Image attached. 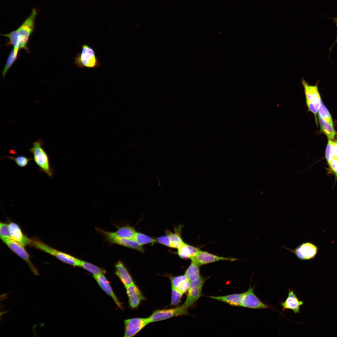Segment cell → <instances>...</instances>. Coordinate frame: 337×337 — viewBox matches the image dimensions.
Returning <instances> with one entry per match:
<instances>
[{"instance_id":"obj_2","label":"cell","mask_w":337,"mask_h":337,"mask_svg":"<svg viewBox=\"0 0 337 337\" xmlns=\"http://www.w3.org/2000/svg\"><path fill=\"white\" fill-rule=\"evenodd\" d=\"M42 143L40 140L34 142L29 150L33 155V159L39 168L41 172L50 177L54 174L50 164L48 156L42 147Z\"/></svg>"},{"instance_id":"obj_13","label":"cell","mask_w":337,"mask_h":337,"mask_svg":"<svg viewBox=\"0 0 337 337\" xmlns=\"http://www.w3.org/2000/svg\"><path fill=\"white\" fill-rule=\"evenodd\" d=\"M237 259L234 258H227L217 256L208 252L201 250L191 260L200 266L221 261H233Z\"/></svg>"},{"instance_id":"obj_16","label":"cell","mask_w":337,"mask_h":337,"mask_svg":"<svg viewBox=\"0 0 337 337\" xmlns=\"http://www.w3.org/2000/svg\"><path fill=\"white\" fill-rule=\"evenodd\" d=\"M8 224L9 230L12 239L24 247L30 245L31 239L23 234L18 224L13 222H10Z\"/></svg>"},{"instance_id":"obj_15","label":"cell","mask_w":337,"mask_h":337,"mask_svg":"<svg viewBox=\"0 0 337 337\" xmlns=\"http://www.w3.org/2000/svg\"><path fill=\"white\" fill-rule=\"evenodd\" d=\"M130 306L132 309L137 308L145 298L140 290L134 284L125 287Z\"/></svg>"},{"instance_id":"obj_10","label":"cell","mask_w":337,"mask_h":337,"mask_svg":"<svg viewBox=\"0 0 337 337\" xmlns=\"http://www.w3.org/2000/svg\"><path fill=\"white\" fill-rule=\"evenodd\" d=\"M3 242L11 250L25 261L35 275H38V272L31 261L29 255L25 249V247L12 239Z\"/></svg>"},{"instance_id":"obj_36","label":"cell","mask_w":337,"mask_h":337,"mask_svg":"<svg viewBox=\"0 0 337 337\" xmlns=\"http://www.w3.org/2000/svg\"><path fill=\"white\" fill-rule=\"evenodd\" d=\"M156 240L159 243L168 247H171L170 243L168 236L167 235L158 237Z\"/></svg>"},{"instance_id":"obj_11","label":"cell","mask_w":337,"mask_h":337,"mask_svg":"<svg viewBox=\"0 0 337 337\" xmlns=\"http://www.w3.org/2000/svg\"><path fill=\"white\" fill-rule=\"evenodd\" d=\"M117 227V230L113 232L98 228L96 230L104 236L105 239L114 238L133 239L136 232L134 227L127 225Z\"/></svg>"},{"instance_id":"obj_23","label":"cell","mask_w":337,"mask_h":337,"mask_svg":"<svg viewBox=\"0 0 337 337\" xmlns=\"http://www.w3.org/2000/svg\"><path fill=\"white\" fill-rule=\"evenodd\" d=\"M318 120L321 132L327 136L329 139H334L336 134L334 126L319 117Z\"/></svg>"},{"instance_id":"obj_6","label":"cell","mask_w":337,"mask_h":337,"mask_svg":"<svg viewBox=\"0 0 337 337\" xmlns=\"http://www.w3.org/2000/svg\"><path fill=\"white\" fill-rule=\"evenodd\" d=\"M188 309L183 304L175 308L156 310L149 317L150 323L163 320L174 317L188 315Z\"/></svg>"},{"instance_id":"obj_34","label":"cell","mask_w":337,"mask_h":337,"mask_svg":"<svg viewBox=\"0 0 337 337\" xmlns=\"http://www.w3.org/2000/svg\"><path fill=\"white\" fill-rule=\"evenodd\" d=\"M187 279V278L185 275L172 277L170 279L172 287L177 289Z\"/></svg>"},{"instance_id":"obj_22","label":"cell","mask_w":337,"mask_h":337,"mask_svg":"<svg viewBox=\"0 0 337 337\" xmlns=\"http://www.w3.org/2000/svg\"><path fill=\"white\" fill-rule=\"evenodd\" d=\"M243 293L234 294L222 296H210L212 299L219 300L232 305L241 306Z\"/></svg>"},{"instance_id":"obj_24","label":"cell","mask_w":337,"mask_h":337,"mask_svg":"<svg viewBox=\"0 0 337 337\" xmlns=\"http://www.w3.org/2000/svg\"><path fill=\"white\" fill-rule=\"evenodd\" d=\"M79 267L83 268L91 273L93 275V276L101 274H104L106 272L105 269L87 261L81 260H80Z\"/></svg>"},{"instance_id":"obj_14","label":"cell","mask_w":337,"mask_h":337,"mask_svg":"<svg viewBox=\"0 0 337 337\" xmlns=\"http://www.w3.org/2000/svg\"><path fill=\"white\" fill-rule=\"evenodd\" d=\"M303 303L302 301L299 299L294 291L290 289L287 297L285 301L281 302V305L283 311L291 310L295 313L297 314L300 313V307Z\"/></svg>"},{"instance_id":"obj_29","label":"cell","mask_w":337,"mask_h":337,"mask_svg":"<svg viewBox=\"0 0 337 337\" xmlns=\"http://www.w3.org/2000/svg\"><path fill=\"white\" fill-rule=\"evenodd\" d=\"M318 112V117L334 126L332 116L326 107L322 103L321 104Z\"/></svg>"},{"instance_id":"obj_18","label":"cell","mask_w":337,"mask_h":337,"mask_svg":"<svg viewBox=\"0 0 337 337\" xmlns=\"http://www.w3.org/2000/svg\"><path fill=\"white\" fill-rule=\"evenodd\" d=\"M104 274L93 276L98 285L101 289L113 299L117 306L120 309H122L121 303L114 293L110 284V282L106 279Z\"/></svg>"},{"instance_id":"obj_17","label":"cell","mask_w":337,"mask_h":337,"mask_svg":"<svg viewBox=\"0 0 337 337\" xmlns=\"http://www.w3.org/2000/svg\"><path fill=\"white\" fill-rule=\"evenodd\" d=\"M301 82L304 88L306 102H315L321 100L318 87L319 81L315 85L309 84L305 80L302 79Z\"/></svg>"},{"instance_id":"obj_5","label":"cell","mask_w":337,"mask_h":337,"mask_svg":"<svg viewBox=\"0 0 337 337\" xmlns=\"http://www.w3.org/2000/svg\"><path fill=\"white\" fill-rule=\"evenodd\" d=\"M206 279L202 276L190 281L186 300L183 304L187 309L192 306L202 295V291Z\"/></svg>"},{"instance_id":"obj_32","label":"cell","mask_w":337,"mask_h":337,"mask_svg":"<svg viewBox=\"0 0 337 337\" xmlns=\"http://www.w3.org/2000/svg\"><path fill=\"white\" fill-rule=\"evenodd\" d=\"M322 103L321 100L315 102H306L308 110L314 114L316 123L317 124L316 114Z\"/></svg>"},{"instance_id":"obj_7","label":"cell","mask_w":337,"mask_h":337,"mask_svg":"<svg viewBox=\"0 0 337 337\" xmlns=\"http://www.w3.org/2000/svg\"><path fill=\"white\" fill-rule=\"evenodd\" d=\"M290 251L299 259L302 260H309L314 258L317 254L318 247L310 242H303L294 249L283 247Z\"/></svg>"},{"instance_id":"obj_8","label":"cell","mask_w":337,"mask_h":337,"mask_svg":"<svg viewBox=\"0 0 337 337\" xmlns=\"http://www.w3.org/2000/svg\"><path fill=\"white\" fill-rule=\"evenodd\" d=\"M149 323V317L134 318L125 320L124 336L131 337L134 336Z\"/></svg>"},{"instance_id":"obj_12","label":"cell","mask_w":337,"mask_h":337,"mask_svg":"<svg viewBox=\"0 0 337 337\" xmlns=\"http://www.w3.org/2000/svg\"><path fill=\"white\" fill-rule=\"evenodd\" d=\"M325 158L330 169L337 178V136L335 140L328 139Z\"/></svg>"},{"instance_id":"obj_27","label":"cell","mask_w":337,"mask_h":337,"mask_svg":"<svg viewBox=\"0 0 337 337\" xmlns=\"http://www.w3.org/2000/svg\"><path fill=\"white\" fill-rule=\"evenodd\" d=\"M166 233L168 236L171 248L178 249L185 243L183 241L179 232H176L173 233L167 231Z\"/></svg>"},{"instance_id":"obj_35","label":"cell","mask_w":337,"mask_h":337,"mask_svg":"<svg viewBox=\"0 0 337 337\" xmlns=\"http://www.w3.org/2000/svg\"><path fill=\"white\" fill-rule=\"evenodd\" d=\"M190 284V281L188 279L184 281L182 284L176 289L183 294H184L188 290Z\"/></svg>"},{"instance_id":"obj_31","label":"cell","mask_w":337,"mask_h":337,"mask_svg":"<svg viewBox=\"0 0 337 337\" xmlns=\"http://www.w3.org/2000/svg\"><path fill=\"white\" fill-rule=\"evenodd\" d=\"M0 237L3 242L12 239L9 230L8 223L0 222Z\"/></svg>"},{"instance_id":"obj_33","label":"cell","mask_w":337,"mask_h":337,"mask_svg":"<svg viewBox=\"0 0 337 337\" xmlns=\"http://www.w3.org/2000/svg\"><path fill=\"white\" fill-rule=\"evenodd\" d=\"M183 294L177 289L172 287L171 305L176 306L180 301Z\"/></svg>"},{"instance_id":"obj_21","label":"cell","mask_w":337,"mask_h":337,"mask_svg":"<svg viewBox=\"0 0 337 337\" xmlns=\"http://www.w3.org/2000/svg\"><path fill=\"white\" fill-rule=\"evenodd\" d=\"M201 251L198 247L184 243L178 249L177 254L182 259L191 260Z\"/></svg>"},{"instance_id":"obj_37","label":"cell","mask_w":337,"mask_h":337,"mask_svg":"<svg viewBox=\"0 0 337 337\" xmlns=\"http://www.w3.org/2000/svg\"><path fill=\"white\" fill-rule=\"evenodd\" d=\"M334 22L335 23L336 25L337 26V17L335 18H334ZM336 43H337V37H336V39L335 40V42H334V43H333V45H332V46H331V47H330V48L329 49V51H330V52H331V51L332 50V48H333V46L335 45V44Z\"/></svg>"},{"instance_id":"obj_9","label":"cell","mask_w":337,"mask_h":337,"mask_svg":"<svg viewBox=\"0 0 337 337\" xmlns=\"http://www.w3.org/2000/svg\"><path fill=\"white\" fill-rule=\"evenodd\" d=\"M254 287L251 286L243 293L241 306L255 309H267L269 305L261 301L254 292Z\"/></svg>"},{"instance_id":"obj_28","label":"cell","mask_w":337,"mask_h":337,"mask_svg":"<svg viewBox=\"0 0 337 337\" xmlns=\"http://www.w3.org/2000/svg\"><path fill=\"white\" fill-rule=\"evenodd\" d=\"M133 239L141 246L147 244L153 243L157 242L156 240L150 237L143 233L136 232Z\"/></svg>"},{"instance_id":"obj_30","label":"cell","mask_w":337,"mask_h":337,"mask_svg":"<svg viewBox=\"0 0 337 337\" xmlns=\"http://www.w3.org/2000/svg\"><path fill=\"white\" fill-rule=\"evenodd\" d=\"M5 157L13 161L18 166L21 167H25L30 161L33 159L23 155L17 156H8Z\"/></svg>"},{"instance_id":"obj_20","label":"cell","mask_w":337,"mask_h":337,"mask_svg":"<svg viewBox=\"0 0 337 337\" xmlns=\"http://www.w3.org/2000/svg\"><path fill=\"white\" fill-rule=\"evenodd\" d=\"M105 240L111 244H117L133 249L141 252L144 251L142 246L139 245L134 239L114 238H109Z\"/></svg>"},{"instance_id":"obj_19","label":"cell","mask_w":337,"mask_h":337,"mask_svg":"<svg viewBox=\"0 0 337 337\" xmlns=\"http://www.w3.org/2000/svg\"><path fill=\"white\" fill-rule=\"evenodd\" d=\"M115 275L125 287L134 283L128 270L121 261L119 260L115 263Z\"/></svg>"},{"instance_id":"obj_25","label":"cell","mask_w":337,"mask_h":337,"mask_svg":"<svg viewBox=\"0 0 337 337\" xmlns=\"http://www.w3.org/2000/svg\"><path fill=\"white\" fill-rule=\"evenodd\" d=\"M19 50L17 48L13 47L10 52L2 71V75L3 78H4L8 70L17 60Z\"/></svg>"},{"instance_id":"obj_26","label":"cell","mask_w":337,"mask_h":337,"mask_svg":"<svg viewBox=\"0 0 337 337\" xmlns=\"http://www.w3.org/2000/svg\"><path fill=\"white\" fill-rule=\"evenodd\" d=\"M199 267V265L192 261L184 275L190 281L199 277L200 276Z\"/></svg>"},{"instance_id":"obj_3","label":"cell","mask_w":337,"mask_h":337,"mask_svg":"<svg viewBox=\"0 0 337 337\" xmlns=\"http://www.w3.org/2000/svg\"><path fill=\"white\" fill-rule=\"evenodd\" d=\"M30 245L56 257L63 263L73 266L79 267L80 259L68 253L56 249L39 239L35 238L32 239Z\"/></svg>"},{"instance_id":"obj_4","label":"cell","mask_w":337,"mask_h":337,"mask_svg":"<svg viewBox=\"0 0 337 337\" xmlns=\"http://www.w3.org/2000/svg\"><path fill=\"white\" fill-rule=\"evenodd\" d=\"M74 63L81 68H95L100 66V63L94 50L88 45L82 46L80 52L75 58Z\"/></svg>"},{"instance_id":"obj_1","label":"cell","mask_w":337,"mask_h":337,"mask_svg":"<svg viewBox=\"0 0 337 337\" xmlns=\"http://www.w3.org/2000/svg\"><path fill=\"white\" fill-rule=\"evenodd\" d=\"M38 13L37 8H33L30 15L16 30L1 35L8 38L6 45H12L19 50H25L29 52L28 44L30 36L35 30V20Z\"/></svg>"}]
</instances>
